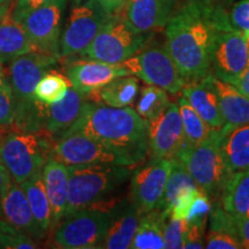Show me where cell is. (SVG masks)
I'll list each match as a JSON object with an SVG mask.
<instances>
[{
	"instance_id": "47",
	"label": "cell",
	"mask_w": 249,
	"mask_h": 249,
	"mask_svg": "<svg viewBox=\"0 0 249 249\" xmlns=\"http://www.w3.org/2000/svg\"><path fill=\"white\" fill-rule=\"evenodd\" d=\"M12 6H7V5H0V20L5 17L6 14L11 11Z\"/></svg>"
},
{
	"instance_id": "18",
	"label": "cell",
	"mask_w": 249,
	"mask_h": 249,
	"mask_svg": "<svg viewBox=\"0 0 249 249\" xmlns=\"http://www.w3.org/2000/svg\"><path fill=\"white\" fill-rule=\"evenodd\" d=\"M89 102L86 93L71 86L65 97L54 104L43 107V126L51 138L57 140L75 124Z\"/></svg>"
},
{
	"instance_id": "34",
	"label": "cell",
	"mask_w": 249,
	"mask_h": 249,
	"mask_svg": "<svg viewBox=\"0 0 249 249\" xmlns=\"http://www.w3.org/2000/svg\"><path fill=\"white\" fill-rule=\"evenodd\" d=\"M15 119V101L11 83L6 75L0 76V129L9 128Z\"/></svg>"
},
{
	"instance_id": "3",
	"label": "cell",
	"mask_w": 249,
	"mask_h": 249,
	"mask_svg": "<svg viewBox=\"0 0 249 249\" xmlns=\"http://www.w3.org/2000/svg\"><path fill=\"white\" fill-rule=\"evenodd\" d=\"M68 172L70 179L65 216L107 202V196L132 174L130 166L110 164L70 165Z\"/></svg>"
},
{
	"instance_id": "23",
	"label": "cell",
	"mask_w": 249,
	"mask_h": 249,
	"mask_svg": "<svg viewBox=\"0 0 249 249\" xmlns=\"http://www.w3.org/2000/svg\"><path fill=\"white\" fill-rule=\"evenodd\" d=\"M220 150L230 173L249 167V124L231 128L224 126Z\"/></svg>"
},
{
	"instance_id": "22",
	"label": "cell",
	"mask_w": 249,
	"mask_h": 249,
	"mask_svg": "<svg viewBox=\"0 0 249 249\" xmlns=\"http://www.w3.org/2000/svg\"><path fill=\"white\" fill-rule=\"evenodd\" d=\"M37 51L20 22L11 13L0 20V65L8 66L21 55Z\"/></svg>"
},
{
	"instance_id": "13",
	"label": "cell",
	"mask_w": 249,
	"mask_h": 249,
	"mask_svg": "<svg viewBox=\"0 0 249 249\" xmlns=\"http://www.w3.org/2000/svg\"><path fill=\"white\" fill-rule=\"evenodd\" d=\"M172 160L152 158L147 165L130 174V202L140 213L157 208L169 179Z\"/></svg>"
},
{
	"instance_id": "43",
	"label": "cell",
	"mask_w": 249,
	"mask_h": 249,
	"mask_svg": "<svg viewBox=\"0 0 249 249\" xmlns=\"http://www.w3.org/2000/svg\"><path fill=\"white\" fill-rule=\"evenodd\" d=\"M232 86H234L240 92L249 95V59L247 62V66H246L244 71H242L240 77H239Z\"/></svg>"
},
{
	"instance_id": "49",
	"label": "cell",
	"mask_w": 249,
	"mask_h": 249,
	"mask_svg": "<svg viewBox=\"0 0 249 249\" xmlns=\"http://www.w3.org/2000/svg\"><path fill=\"white\" fill-rule=\"evenodd\" d=\"M245 40H246V44H247V49L249 51V30L245 33Z\"/></svg>"
},
{
	"instance_id": "28",
	"label": "cell",
	"mask_w": 249,
	"mask_h": 249,
	"mask_svg": "<svg viewBox=\"0 0 249 249\" xmlns=\"http://www.w3.org/2000/svg\"><path fill=\"white\" fill-rule=\"evenodd\" d=\"M139 93V81L135 76H118L92 96L90 101L113 107H128Z\"/></svg>"
},
{
	"instance_id": "14",
	"label": "cell",
	"mask_w": 249,
	"mask_h": 249,
	"mask_svg": "<svg viewBox=\"0 0 249 249\" xmlns=\"http://www.w3.org/2000/svg\"><path fill=\"white\" fill-rule=\"evenodd\" d=\"M66 1L52 2L27 14L22 20L24 30L37 51L60 58L61 22Z\"/></svg>"
},
{
	"instance_id": "26",
	"label": "cell",
	"mask_w": 249,
	"mask_h": 249,
	"mask_svg": "<svg viewBox=\"0 0 249 249\" xmlns=\"http://www.w3.org/2000/svg\"><path fill=\"white\" fill-rule=\"evenodd\" d=\"M170 214L160 209L142 213L134 235L130 248L133 249H163L165 248L164 229Z\"/></svg>"
},
{
	"instance_id": "19",
	"label": "cell",
	"mask_w": 249,
	"mask_h": 249,
	"mask_svg": "<svg viewBox=\"0 0 249 249\" xmlns=\"http://www.w3.org/2000/svg\"><path fill=\"white\" fill-rule=\"evenodd\" d=\"M181 91L182 97L209 124L211 129L218 130L225 126L211 74L201 79L187 81Z\"/></svg>"
},
{
	"instance_id": "53",
	"label": "cell",
	"mask_w": 249,
	"mask_h": 249,
	"mask_svg": "<svg viewBox=\"0 0 249 249\" xmlns=\"http://www.w3.org/2000/svg\"><path fill=\"white\" fill-rule=\"evenodd\" d=\"M0 133H5V130H2V129H0Z\"/></svg>"
},
{
	"instance_id": "42",
	"label": "cell",
	"mask_w": 249,
	"mask_h": 249,
	"mask_svg": "<svg viewBox=\"0 0 249 249\" xmlns=\"http://www.w3.org/2000/svg\"><path fill=\"white\" fill-rule=\"evenodd\" d=\"M233 218L236 234L240 240L242 247L249 249V217L248 218Z\"/></svg>"
},
{
	"instance_id": "15",
	"label": "cell",
	"mask_w": 249,
	"mask_h": 249,
	"mask_svg": "<svg viewBox=\"0 0 249 249\" xmlns=\"http://www.w3.org/2000/svg\"><path fill=\"white\" fill-rule=\"evenodd\" d=\"M71 86L80 92L86 93L89 101L103 87L118 76L130 75L121 64H108L97 60H79L66 68Z\"/></svg>"
},
{
	"instance_id": "16",
	"label": "cell",
	"mask_w": 249,
	"mask_h": 249,
	"mask_svg": "<svg viewBox=\"0 0 249 249\" xmlns=\"http://www.w3.org/2000/svg\"><path fill=\"white\" fill-rule=\"evenodd\" d=\"M0 219L37 240L43 239L46 234L37 225L20 183L14 180L8 182L0 198Z\"/></svg>"
},
{
	"instance_id": "32",
	"label": "cell",
	"mask_w": 249,
	"mask_h": 249,
	"mask_svg": "<svg viewBox=\"0 0 249 249\" xmlns=\"http://www.w3.org/2000/svg\"><path fill=\"white\" fill-rule=\"evenodd\" d=\"M169 104L170 99L167 91L158 87L149 85L142 87L141 95L136 104V112L139 116L148 121L160 114Z\"/></svg>"
},
{
	"instance_id": "50",
	"label": "cell",
	"mask_w": 249,
	"mask_h": 249,
	"mask_svg": "<svg viewBox=\"0 0 249 249\" xmlns=\"http://www.w3.org/2000/svg\"><path fill=\"white\" fill-rule=\"evenodd\" d=\"M70 1H71V6H75V5L81 4V2L86 1V0H70Z\"/></svg>"
},
{
	"instance_id": "45",
	"label": "cell",
	"mask_w": 249,
	"mask_h": 249,
	"mask_svg": "<svg viewBox=\"0 0 249 249\" xmlns=\"http://www.w3.org/2000/svg\"><path fill=\"white\" fill-rule=\"evenodd\" d=\"M12 178L9 176L8 171L6 170V167L4 166V164L1 163L0 160V198H1L2 193H4L6 186L8 185V182L11 181Z\"/></svg>"
},
{
	"instance_id": "4",
	"label": "cell",
	"mask_w": 249,
	"mask_h": 249,
	"mask_svg": "<svg viewBox=\"0 0 249 249\" xmlns=\"http://www.w3.org/2000/svg\"><path fill=\"white\" fill-rule=\"evenodd\" d=\"M46 133L12 129L2 135L0 143V160L12 180L22 183L42 171L51 157L53 143Z\"/></svg>"
},
{
	"instance_id": "51",
	"label": "cell",
	"mask_w": 249,
	"mask_h": 249,
	"mask_svg": "<svg viewBox=\"0 0 249 249\" xmlns=\"http://www.w3.org/2000/svg\"><path fill=\"white\" fill-rule=\"evenodd\" d=\"M2 75H6V73H5L4 66H2V65H0V76H2Z\"/></svg>"
},
{
	"instance_id": "17",
	"label": "cell",
	"mask_w": 249,
	"mask_h": 249,
	"mask_svg": "<svg viewBox=\"0 0 249 249\" xmlns=\"http://www.w3.org/2000/svg\"><path fill=\"white\" fill-rule=\"evenodd\" d=\"M174 9L176 0H126L121 11L136 31L151 34L166 26Z\"/></svg>"
},
{
	"instance_id": "20",
	"label": "cell",
	"mask_w": 249,
	"mask_h": 249,
	"mask_svg": "<svg viewBox=\"0 0 249 249\" xmlns=\"http://www.w3.org/2000/svg\"><path fill=\"white\" fill-rule=\"evenodd\" d=\"M141 213L128 200L117 202L110 210V223L101 247L107 249L130 248Z\"/></svg>"
},
{
	"instance_id": "40",
	"label": "cell",
	"mask_w": 249,
	"mask_h": 249,
	"mask_svg": "<svg viewBox=\"0 0 249 249\" xmlns=\"http://www.w3.org/2000/svg\"><path fill=\"white\" fill-rule=\"evenodd\" d=\"M58 1H66V0H17L15 4L12 5L9 13H11L14 20L21 22V20L27 14H29L30 12L35 11V9L42 7V6Z\"/></svg>"
},
{
	"instance_id": "25",
	"label": "cell",
	"mask_w": 249,
	"mask_h": 249,
	"mask_svg": "<svg viewBox=\"0 0 249 249\" xmlns=\"http://www.w3.org/2000/svg\"><path fill=\"white\" fill-rule=\"evenodd\" d=\"M219 202L232 217H249V167L230 176Z\"/></svg>"
},
{
	"instance_id": "29",
	"label": "cell",
	"mask_w": 249,
	"mask_h": 249,
	"mask_svg": "<svg viewBox=\"0 0 249 249\" xmlns=\"http://www.w3.org/2000/svg\"><path fill=\"white\" fill-rule=\"evenodd\" d=\"M195 187H197V185L193 180L191 174L187 172L185 166L178 160H172L169 179H167L163 197L160 204L157 205V209L170 214V211L180 193L187 189L195 188Z\"/></svg>"
},
{
	"instance_id": "1",
	"label": "cell",
	"mask_w": 249,
	"mask_h": 249,
	"mask_svg": "<svg viewBox=\"0 0 249 249\" xmlns=\"http://www.w3.org/2000/svg\"><path fill=\"white\" fill-rule=\"evenodd\" d=\"M165 48L186 81L211 74V53L217 35L233 28L223 5L186 0L166 23Z\"/></svg>"
},
{
	"instance_id": "37",
	"label": "cell",
	"mask_w": 249,
	"mask_h": 249,
	"mask_svg": "<svg viewBox=\"0 0 249 249\" xmlns=\"http://www.w3.org/2000/svg\"><path fill=\"white\" fill-rule=\"evenodd\" d=\"M205 226L207 218L195 222L187 223V229L183 234L182 248L186 249H202L204 248Z\"/></svg>"
},
{
	"instance_id": "9",
	"label": "cell",
	"mask_w": 249,
	"mask_h": 249,
	"mask_svg": "<svg viewBox=\"0 0 249 249\" xmlns=\"http://www.w3.org/2000/svg\"><path fill=\"white\" fill-rule=\"evenodd\" d=\"M129 71L150 86L158 87L176 95L185 87L187 81L165 46H149L120 62Z\"/></svg>"
},
{
	"instance_id": "7",
	"label": "cell",
	"mask_w": 249,
	"mask_h": 249,
	"mask_svg": "<svg viewBox=\"0 0 249 249\" xmlns=\"http://www.w3.org/2000/svg\"><path fill=\"white\" fill-rule=\"evenodd\" d=\"M51 157L67 166L89 164L133 166L142 161L128 152L111 148L80 133H66L55 140Z\"/></svg>"
},
{
	"instance_id": "2",
	"label": "cell",
	"mask_w": 249,
	"mask_h": 249,
	"mask_svg": "<svg viewBox=\"0 0 249 249\" xmlns=\"http://www.w3.org/2000/svg\"><path fill=\"white\" fill-rule=\"evenodd\" d=\"M66 133H80L141 160H145L149 150L145 120L130 107H113L89 101Z\"/></svg>"
},
{
	"instance_id": "39",
	"label": "cell",
	"mask_w": 249,
	"mask_h": 249,
	"mask_svg": "<svg viewBox=\"0 0 249 249\" xmlns=\"http://www.w3.org/2000/svg\"><path fill=\"white\" fill-rule=\"evenodd\" d=\"M229 18L231 26L235 30L246 31L249 30V0H240L233 6L229 13Z\"/></svg>"
},
{
	"instance_id": "36",
	"label": "cell",
	"mask_w": 249,
	"mask_h": 249,
	"mask_svg": "<svg viewBox=\"0 0 249 249\" xmlns=\"http://www.w3.org/2000/svg\"><path fill=\"white\" fill-rule=\"evenodd\" d=\"M187 229V222L185 219L173 218L169 216L164 229L165 248L180 249L182 248L183 234Z\"/></svg>"
},
{
	"instance_id": "27",
	"label": "cell",
	"mask_w": 249,
	"mask_h": 249,
	"mask_svg": "<svg viewBox=\"0 0 249 249\" xmlns=\"http://www.w3.org/2000/svg\"><path fill=\"white\" fill-rule=\"evenodd\" d=\"M20 186L27 196L37 225L43 232L46 233L50 229H52V210L44 183H43L42 171L20 183Z\"/></svg>"
},
{
	"instance_id": "11",
	"label": "cell",
	"mask_w": 249,
	"mask_h": 249,
	"mask_svg": "<svg viewBox=\"0 0 249 249\" xmlns=\"http://www.w3.org/2000/svg\"><path fill=\"white\" fill-rule=\"evenodd\" d=\"M145 124L152 158L176 160L186 145L178 103L170 102L160 114Z\"/></svg>"
},
{
	"instance_id": "44",
	"label": "cell",
	"mask_w": 249,
	"mask_h": 249,
	"mask_svg": "<svg viewBox=\"0 0 249 249\" xmlns=\"http://www.w3.org/2000/svg\"><path fill=\"white\" fill-rule=\"evenodd\" d=\"M98 2L107 9L108 13L116 14L123 9L126 0H98Z\"/></svg>"
},
{
	"instance_id": "6",
	"label": "cell",
	"mask_w": 249,
	"mask_h": 249,
	"mask_svg": "<svg viewBox=\"0 0 249 249\" xmlns=\"http://www.w3.org/2000/svg\"><path fill=\"white\" fill-rule=\"evenodd\" d=\"M150 37V34H142L134 29L119 12L112 15L80 55L90 60L120 64L144 48Z\"/></svg>"
},
{
	"instance_id": "52",
	"label": "cell",
	"mask_w": 249,
	"mask_h": 249,
	"mask_svg": "<svg viewBox=\"0 0 249 249\" xmlns=\"http://www.w3.org/2000/svg\"><path fill=\"white\" fill-rule=\"evenodd\" d=\"M2 134L4 133H0V143H1V140H2Z\"/></svg>"
},
{
	"instance_id": "8",
	"label": "cell",
	"mask_w": 249,
	"mask_h": 249,
	"mask_svg": "<svg viewBox=\"0 0 249 249\" xmlns=\"http://www.w3.org/2000/svg\"><path fill=\"white\" fill-rule=\"evenodd\" d=\"M110 223V211L86 208L67 214L58 224L54 245L64 249H93L101 247Z\"/></svg>"
},
{
	"instance_id": "24",
	"label": "cell",
	"mask_w": 249,
	"mask_h": 249,
	"mask_svg": "<svg viewBox=\"0 0 249 249\" xmlns=\"http://www.w3.org/2000/svg\"><path fill=\"white\" fill-rule=\"evenodd\" d=\"M213 82L216 88L218 101L225 126L234 127L249 124V95L242 93L230 83L213 76Z\"/></svg>"
},
{
	"instance_id": "5",
	"label": "cell",
	"mask_w": 249,
	"mask_h": 249,
	"mask_svg": "<svg viewBox=\"0 0 249 249\" xmlns=\"http://www.w3.org/2000/svg\"><path fill=\"white\" fill-rule=\"evenodd\" d=\"M220 129L213 130L201 144L194 147L186 144L176 158L185 166L198 188L214 201H219L231 176L220 150Z\"/></svg>"
},
{
	"instance_id": "30",
	"label": "cell",
	"mask_w": 249,
	"mask_h": 249,
	"mask_svg": "<svg viewBox=\"0 0 249 249\" xmlns=\"http://www.w3.org/2000/svg\"><path fill=\"white\" fill-rule=\"evenodd\" d=\"M178 105L186 144L191 147L201 144L213 134V129L210 128L209 124L202 119L200 114L191 107V104L182 96L179 99Z\"/></svg>"
},
{
	"instance_id": "12",
	"label": "cell",
	"mask_w": 249,
	"mask_h": 249,
	"mask_svg": "<svg viewBox=\"0 0 249 249\" xmlns=\"http://www.w3.org/2000/svg\"><path fill=\"white\" fill-rule=\"evenodd\" d=\"M249 51L245 33L234 28L220 31L214 40L211 53V75L233 85L247 66Z\"/></svg>"
},
{
	"instance_id": "10",
	"label": "cell",
	"mask_w": 249,
	"mask_h": 249,
	"mask_svg": "<svg viewBox=\"0 0 249 249\" xmlns=\"http://www.w3.org/2000/svg\"><path fill=\"white\" fill-rule=\"evenodd\" d=\"M98 0L73 6L60 37V58L81 54L112 18Z\"/></svg>"
},
{
	"instance_id": "46",
	"label": "cell",
	"mask_w": 249,
	"mask_h": 249,
	"mask_svg": "<svg viewBox=\"0 0 249 249\" xmlns=\"http://www.w3.org/2000/svg\"><path fill=\"white\" fill-rule=\"evenodd\" d=\"M198 1H203V2H209V4H216V5H227L231 4L233 0H198Z\"/></svg>"
},
{
	"instance_id": "41",
	"label": "cell",
	"mask_w": 249,
	"mask_h": 249,
	"mask_svg": "<svg viewBox=\"0 0 249 249\" xmlns=\"http://www.w3.org/2000/svg\"><path fill=\"white\" fill-rule=\"evenodd\" d=\"M211 202L209 196L204 194L203 192L201 191L200 194L196 196V198L193 202L191 208H189L188 213L186 214L185 220L187 223L195 222V220L204 219V218L208 217V214L210 213L211 210Z\"/></svg>"
},
{
	"instance_id": "21",
	"label": "cell",
	"mask_w": 249,
	"mask_h": 249,
	"mask_svg": "<svg viewBox=\"0 0 249 249\" xmlns=\"http://www.w3.org/2000/svg\"><path fill=\"white\" fill-rule=\"evenodd\" d=\"M42 179L52 210V229H55L65 216L68 197L70 172L66 164L50 157L42 169Z\"/></svg>"
},
{
	"instance_id": "33",
	"label": "cell",
	"mask_w": 249,
	"mask_h": 249,
	"mask_svg": "<svg viewBox=\"0 0 249 249\" xmlns=\"http://www.w3.org/2000/svg\"><path fill=\"white\" fill-rule=\"evenodd\" d=\"M35 239L0 219V249H35Z\"/></svg>"
},
{
	"instance_id": "48",
	"label": "cell",
	"mask_w": 249,
	"mask_h": 249,
	"mask_svg": "<svg viewBox=\"0 0 249 249\" xmlns=\"http://www.w3.org/2000/svg\"><path fill=\"white\" fill-rule=\"evenodd\" d=\"M14 0H0V5H7V6H12L13 5Z\"/></svg>"
},
{
	"instance_id": "31",
	"label": "cell",
	"mask_w": 249,
	"mask_h": 249,
	"mask_svg": "<svg viewBox=\"0 0 249 249\" xmlns=\"http://www.w3.org/2000/svg\"><path fill=\"white\" fill-rule=\"evenodd\" d=\"M70 88L71 82L67 76L51 70L46 71L38 81L34 91V97L37 102L51 105L61 101Z\"/></svg>"
},
{
	"instance_id": "38",
	"label": "cell",
	"mask_w": 249,
	"mask_h": 249,
	"mask_svg": "<svg viewBox=\"0 0 249 249\" xmlns=\"http://www.w3.org/2000/svg\"><path fill=\"white\" fill-rule=\"evenodd\" d=\"M200 193L201 189L198 187L187 189V191L180 193L176 202H174L172 209L170 211V216L173 218H179V219H185L192 203Z\"/></svg>"
},
{
	"instance_id": "35",
	"label": "cell",
	"mask_w": 249,
	"mask_h": 249,
	"mask_svg": "<svg viewBox=\"0 0 249 249\" xmlns=\"http://www.w3.org/2000/svg\"><path fill=\"white\" fill-rule=\"evenodd\" d=\"M204 247L207 249L244 248L236 234V230L229 229H209V232L205 235Z\"/></svg>"
}]
</instances>
